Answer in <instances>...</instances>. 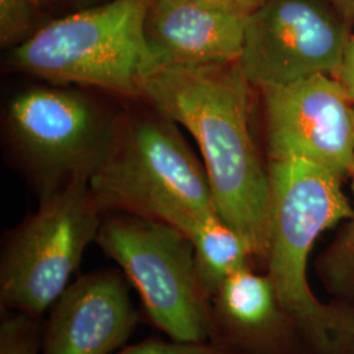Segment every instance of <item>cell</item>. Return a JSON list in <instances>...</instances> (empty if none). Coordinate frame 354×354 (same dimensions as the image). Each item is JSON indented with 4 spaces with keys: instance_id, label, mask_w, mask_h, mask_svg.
<instances>
[{
    "instance_id": "15",
    "label": "cell",
    "mask_w": 354,
    "mask_h": 354,
    "mask_svg": "<svg viewBox=\"0 0 354 354\" xmlns=\"http://www.w3.org/2000/svg\"><path fill=\"white\" fill-rule=\"evenodd\" d=\"M30 0H0V44L3 48L17 46L26 39L32 24Z\"/></svg>"
},
{
    "instance_id": "20",
    "label": "cell",
    "mask_w": 354,
    "mask_h": 354,
    "mask_svg": "<svg viewBox=\"0 0 354 354\" xmlns=\"http://www.w3.org/2000/svg\"><path fill=\"white\" fill-rule=\"evenodd\" d=\"M351 176H352V178H353V193H354V163H353V168H352V172H351Z\"/></svg>"
},
{
    "instance_id": "2",
    "label": "cell",
    "mask_w": 354,
    "mask_h": 354,
    "mask_svg": "<svg viewBox=\"0 0 354 354\" xmlns=\"http://www.w3.org/2000/svg\"><path fill=\"white\" fill-rule=\"evenodd\" d=\"M268 175V277L297 329L319 349L336 351L352 335L351 322L314 295L307 263L324 231L354 216L342 177L304 159L269 160Z\"/></svg>"
},
{
    "instance_id": "11",
    "label": "cell",
    "mask_w": 354,
    "mask_h": 354,
    "mask_svg": "<svg viewBox=\"0 0 354 354\" xmlns=\"http://www.w3.org/2000/svg\"><path fill=\"white\" fill-rule=\"evenodd\" d=\"M248 16L187 0H151L146 38L159 70L238 62Z\"/></svg>"
},
{
    "instance_id": "19",
    "label": "cell",
    "mask_w": 354,
    "mask_h": 354,
    "mask_svg": "<svg viewBox=\"0 0 354 354\" xmlns=\"http://www.w3.org/2000/svg\"><path fill=\"white\" fill-rule=\"evenodd\" d=\"M30 1H32L33 6H38V4H41L44 0H30Z\"/></svg>"
},
{
    "instance_id": "16",
    "label": "cell",
    "mask_w": 354,
    "mask_h": 354,
    "mask_svg": "<svg viewBox=\"0 0 354 354\" xmlns=\"http://www.w3.org/2000/svg\"><path fill=\"white\" fill-rule=\"evenodd\" d=\"M203 7L214 8L225 12L235 13L241 16H250L266 0H187Z\"/></svg>"
},
{
    "instance_id": "18",
    "label": "cell",
    "mask_w": 354,
    "mask_h": 354,
    "mask_svg": "<svg viewBox=\"0 0 354 354\" xmlns=\"http://www.w3.org/2000/svg\"><path fill=\"white\" fill-rule=\"evenodd\" d=\"M346 20H354V0H327Z\"/></svg>"
},
{
    "instance_id": "17",
    "label": "cell",
    "mask_w": 354,
    "mask_h": 354,
    "mask_svg": "<svg viewBox=\"0 0 354 354\" xmlns=\"http://www.w3.org/2000/svg\"><path fill=\"white\" fill-rule=\"evenodd\" d=\"M335 76L342 83V88L345 89L351 102H354V36L348 39L342 62Z\"/></svg>"
},
{
    "instance_id": "3",
    "label": "cell",
    "mask_w": 354,
    "mask_h": 354,
    "mask_svg": "<svg viewBox=\"0 0 354 354\" xmlns=\"http://www.w3.org/2000/svg\"><path fill=\"white\" fill-rule=\"evenodd\" d=\"M89 188L102 213L156 219L192 241L221 218L205 165L176 122L159 112L118 121L109 150L89 177Z\"/></svg>"
},
{
    "instance_id": "14",
    "label": "cell",
    "mask_w": 354,
    "mask_h": 354,
    "mask_svg": "<svg viewBox=\"0 0 354 354\" xmlns=\"http://www.w3.org/2000/svg\"><path fill=\"white\" fill-rule=\"evenodd\" d=\"M115 354H235V352L213 339L206 342H180L150 337L125 346Z\"/></svg>"
},
{
    "instance_id": "13",
    "label": "cell",
    "mask_w": 354,
    "mask_h": 354,
    "mask_svg": "<svg viewBox=\"0 0 354 354\" xmlns=\"http://www.w3.org/2000/svg\"><path fill=\"white\" fill-rule=\"evenodd\" d=\"M3 311L0 323V354H38L42 348L41 317Z\"/></svg>"
},
{
    "instance_id": "1",
    "label": "cell",
    "mask_w": 354,
    "mask_h": 354,
    "mask_svg": "<svg viewBox=\"0 0 354 354\" xmlns=\"http://www.w3.org/2000/svg\"><path fill=\"white\" fill-rule=\"evenodd\" d=\"M250 87L239 62L165 68L150 77L143 97L193 136L218 215L266 261L270 187L250 127Z\"/></svg>"
},
{
    "instance_id": "7",
    "label": "cell",
    "mask_w": 354,
    "mask_h": 354,
    "mask_svg": "<svg viewBox=\"0 0 354 354\" xmlns=\"http://www.w3.org/2000/svg\"><path fill=\"white\" fill-rule=\"evenodd\" d=\"M113 121L86 93L37 87L17 95L8 127L37 184L39 198L76 177H91L113 140Z\"/></svg>"
},
{
    "instance_id": "5",
    "label": "cell",
    "mask_w": 354,
    "mask_h": 354,
    "mask_svg": "<svg viewBox=\"0 0 354 354\" xmlns=\"http://www.w3.org/2000/svg\"><path fill=\"white\" fill-rule=\"evenodd\" d=\"M95 241L138 291L153 327L180 342L213 339L212 299L201 286L188 235L151 218L104 213Z\"/></svg>"
},
{
    "instance_id": "9",
    "label": "cell",
    "mask_w": 354,
    "mask_h": 354,
    "mask_svg": "<svg viewBox=\"0 0 354 354\" xmlns=\"http://www.w3.org/2000/svg\"><path fill=\"white\" fill-rule=\"evenodd\" d=\"M269 160L304 159L345 178L354 163V108L336 76L263 89Z\"/></svg>"
},
{
    "instance_id": "10",
    "label": "cell",
    "mask_w": 354,
    "mask_h": 354,
    "mask_svg": "<svg viewBox=\"0 0 354 354\" xmlns=\"http://www.w3.org/2000/svg\"><path fill=\"white\" fill-rule=\"evenodd\" d=\"M138 322L124 273L96 269L70 283L51 306L42 354L117 353Z\"/></svg>"
},
{
    "instance_id": "6",
    "label": "cell",
    "mask_w": 354,
    "mask_h": 354,
    "mask_svg": "<svg viewBox=\"0 0 354 354\" xmlns=\"http://www.w3.org/2000/svg\"><path fill=\"white\" fill-rule=\"evenodd\" d=\"M102 215L88 177L41 197L37 212L13 228L3 245L1 310L41 317L51 308L96 241Z\"/></svg>"
},
{
    "instance_id": "8",
    "label": "cell",
    "mask_w": 354,
    "mask_h": 354,
    "mask_svg": "<svg viewBox=\"0 0 354 354\" xmlns=\"http://www.w3.org/2000/svg\"><path fill=\"white\" fill-rule=\"evenodd\" d=\"M345 21L327 0H266L247 19L241 71L261 91L336 75L351 37Z\"/></svg>"
},
{
    "instance_id": "4",
    "label": "cell",
    "mask_w": 354,
    "mask_h": 354,
    "mask_svg": "<svg viewBox=\"0 0 354 354\" xmlns=\"http://www.w3.org/2000/svg\"><path fill=\"white\" fill-rule=\"evenodd\" d=\"M151 0H112L54 20L13 48V70L53 84L142 96L159 71L146 38Z\"/></svg>"
},
{
    "instance_id": "12",
    "label": "cell",
    "mask_w": 354,
    "mask_h": 354,
    "mask_svg": "<svg viewBox=\"0 0 354 354\" xmlns=\"http://www.w3.org/2000/svg\"><path fill=\"white\" fill-rule=\"evenodd\" d=\"M193 244L198 279L210 299L230 276L250 268L253 257L241 235L221 218L203 228Z\"/></svg>"
}]
</instances>
